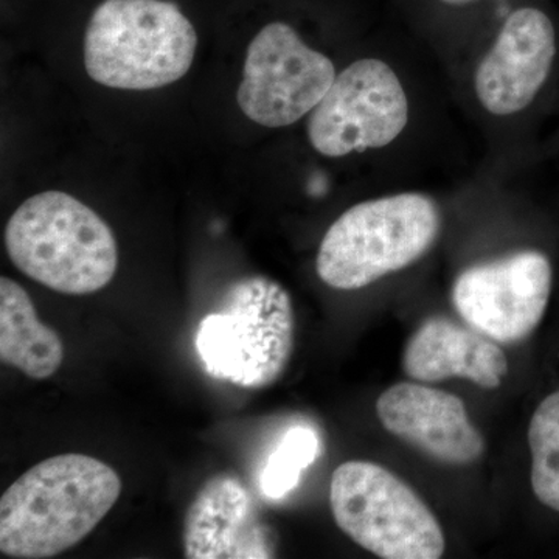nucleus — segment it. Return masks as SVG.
<instances>
[{"mask_svg": "<svg viewBox=\"0 0 559 559\" xmlns=\"http://www.w3.org/2000/svg\"><path fill=\"white\" fill-rule=\"evenodd\" d=\"M559 68L550 0H513L484 43L450 76L455 97L498 159L546 102Z\"/></svg>", "mask_w": 559, "mask_h": 559, "instance_id": "nucleus-1", "label": "nucleus"}, {"mask_svg": "<svg viewBox=\"0 0 559 559\" xmlns=\"http://www.w3.org/2000/svg\"><path fill=\"white\" fill-rule=\"evenodd\" d=\"M393 40L340 70L307 117L311 148L326 159L378 154L381 165L409 153L430 119L429 91Z\"/></svg>", "mask_w": 559, "mask_h": 559, "instance_id": "nucleus-2", "label": "nucleus"}, {"mask_svg": "<svg viewBox=\"0 0 559 559\" xmlns=\"http://www.w3.org/2000/svg\"><path fill=\"white\" fill-rule=\"evenodd\" d=\"M120 495L119 474L102 460L86 454L44 460L0 499V551L16 559L57 557L90 536Z\"/></svg>", "mask_w": 559, "mask_h": 559, "instance_id": "nucleus-3", "label": "nucleus"}, {"mask_svg": "<svg viewBox=\"0 0 559 559\" xmlns=\"http://www.w3.org/2000/svg\"><path fill=\"white\" fill-rule=\"evenodd\" d=\"M443 231L432 194L395 191L345 210L323 235L316 272L330 288L356 290L418 263Z\"/></svg>", "mask_w": 559, "mask_h": 559, "instance_id": "nucleus-4", "label": "nucleus"}, {"mask_svg": "<svg viewBox=\"0 0 559 559\" xmlns=\"http://www.w3.org/2000/svg\"><path fill=\"white\" fill-rule=\"evenodd\" d=\"M5 248L22 274L68 296L106 288L119 266L108 224L64 191H43L22 202L7 223Z\"/></svg>", "mask_w": 559, "mask_h": 559, "instance_id": "nucleus-5", "label": "nucleus"}, {"mask_svg": "<svg viewBox=\"0 0 559 559\" xmlns=\"http://www.w3.org/2000/svg\"><path fill=\"white\" fill-rule=\"evenodd\" d=\"M198 35L171 0H103L84 33V68L112 90L153 91L187 75Z\"/></svg>", "mask_w": 559, "mask_h": 559, "instance_id": "nucleus-6", "label": "nucleus"}, {"mask_svg": "<svg viewBox=\"0 0 559 559\" xmlns=\"http://www.w3.org/2000/svg\"><path fill=\"white\" fill-rule=\"evenodd\" d=\"M294 333L288 290L275 280L250 275L231 283L218 310L201 320L194 345L210 377L260 390L288 367Z\"/></svg>", "mask_w": 559, "mask_h": 559, "instance_id": "nucleus-7", "label": "nucleus"}, {"mask_svg": "<svg viewBox=\"0 0 559 559\" xmlns=\"http://www.w3.org/2000/svg\"><path fill=\"white\" fill-rule=\"evenodd\" d=\"M330 506L337 527L384 559H439L447 550L436 514L392 471L352 460L334 469Z\"/></svg>", "mask_w": 559, "mask_h": 559, "instance_id": "nucleus-8", "label": "nucleus"}, {"mask_svg": "<svg viewBox=\"0 0 559 559\" xmlns=\"http://www.w3.org/2000/svg\"><path fill=\"white\" fill-rule=\"evenodd\" d=\"M337 73L329 55L311 47L294 25L272 21L246 51L238 106L260 127H293L322 102Z\"/></svg>", "mask_w": 559, "mask_h": 559, "instance_id": "nucleus-9", "label": "nucleus"}, {"mask_svg": "<svg viewBox=\"0 0 559 559\" xmlns=\"http://www.w3.org/2000/svg\"><path fill=\"white\" fill-rule=\"evenodd\" d=\"M554 278L546 252L514 250L460 272L452 286V304L471 329L499 344H516L543 322Z\"/></svg>", "mask_w": 559, "mask_h": 559, "instance_id": "nucleus-10", "label": "nucleus"}, {"mask_svg": "<svg viewBox=\"0 0 559 559\" xmlns=\"http://www.w3.org/2000/svg\"><path fill=\"white\" fill-rule=\"evenodd\" d=\"M377 414L388 432L437 462L466 466L484 455L465 403L444 390L400 382L378 399Z\"/></svg>", "mask_w": 559, "mask_h": 559, "instance_id": "nucleus-11", "label": "nucleus"}, {"mask_svg": "<svg viewBox=\"0 0 559 559\" xmlns=\"http://www.w3.org/2000/svg\"><path fill=\"white\" fill-rule=\"evenodd\" d=\"M182 546L189 559L274 557V540L253 516L248 489L231 474L213 476L194 496Z\"/></svg>", "mask_w": 559, "mask_h": 559, "instance_id": "nucleus-12", "label": "nucleus"}, {"mask_svg": "<svg viewBox=\"0 0 559 559\" xmlns=\"http://www.w3.org/2000/svg\"><path fill=\"white\" fill-rule=\"evenodd\" d=\"M403 370L412 380L440 382L450 378L498 389L509 373V360L498 344L479 331L450 319L432 318L415 330L403 353Z\"/></svg>", "mask_w": 559, "mask_h": 559, "instance_id": "nucleus-13", "label": "nucleus"}, {"mask_svg": "<svg viewBox=\"0 0 559 559\" xmlns=\"http://www.w3.org/2000/svg\"><path fill=\"white\" fill-rule=\"evenodd\" d=\"M513 0H392L417 43L448 76L484 43Z\"/></svg>", "mask_w": 559, "mask_h": 559, "instance_id": "nucleus-14", "label": "nucleus"}, {"mask_svg": "<svg viewBox=\"0 0 559 559\" xmlns=\"http://www.w3.org/2000/svg\"><path fill=\"white\" fill-rule=\"evenodd\" d=\"M0 359L32 380H47L60 370L64 345L44 325L27 290L0 278Z\"/></svg>", "mask_w": 559, "mask_h": 559, "instance_id": "nucleus-15", "label": "nucleus"}, {"mask_svg": "<svg viewBox=\"0 0 559 559\" xmlns=\"http://www.w3.org/2000/svg\"><path fill=\"white\" fill-rule=\"evenodd\" d=\"M533 492L547 509L559 513V390L546 396L528 425Z\"/></svg>", "mask_w": 559, "mask_h": 559, "instance_id": "nucleus-16", "label": "nucleus"}, {"mask_svg": "<svg viewBox=\"0 0 559 559\" xmlns=\"http://www.w3.org/2000/svg\"><path fill=\"white\" fill-rule=\"evenodd\" d=\"M318 432L307 426H294L283 436L261 474V491L270 499L285 498L299 485L301 473L318 459Z\"/></svg>", "mask_w": 559, "mask_h": 559, "instance_id": "nucleus-17", "label": "nucleus"}]
</instances>
